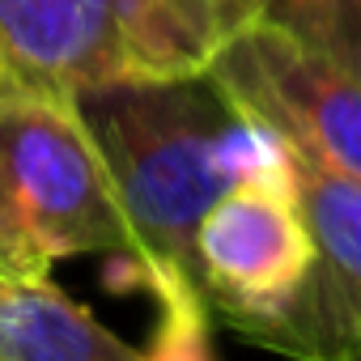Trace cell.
Segmentation results:
<instances>
[{
    "label": "cell",
    "instance_id": "1",
    "mask_svg": "<svg viewBox=\"0 0 361 361\" xmlns=\"http://www.w3.org/2000/svg\"><path fill=\"white\" fill-rule=\"evenodd\" d=\"M115 183L132 230L119 289L196 285V230L238 174L247 119L213 73L140 77L94 85L73 98ZM204 293V289H200Z\"/></svg>",
    "mask_w": 361,
    "mask_h": 361
},
{
    "label": "cell",
    "instance_id": "2",
    "mask_svg": "<svg viewBox=\"0 0 361 361\" xmlns=\"http://www.w3.org/2000/svg\"><path fill=\"white\" fill-rule=\"evenodd\" d=\"M268 0H0V102L209 73Z\"/></svg>",
    "mask_w": 361,
    "mask_h": 361
},
{
    "label": "cell",
    "instance_id": "3",
    "mask_svg": "<svg viewBox=\"0 0 361 361\" xmlns=\"http://www.w3.org/2000/svg\"><path fill=\"white\" fill-rule=\"evenodd\" d=\"M77 255H132L106 161L73 98L0 102V268L47 281Z\"/></svg>",
    "mask_w": 361,
    "mask_h": 361
},
{
    "label": "cell",
    "instance_id": "4",
    "mask_svg": "<svg viewBox=\"0 0 361 361\" xmlns=\"http://www.w3.org/2000/svg\"><path fill=\"white\" fill-rule=\"evenodd\" d=\"M196 276L251 344H268L302 306L314 276V238L298 200L289 145L247 123L238 174L196 230Z\"/></svg>",
    "mask_w": 361,
    "mask_h": 361
},
{
    "label": "cell",
    "instance_id": "5",
    "mask_svg": "<svg viewBox=\"0 0 361 361\" xmlns=\"http://www.w3.org/2000/svg\"><path fill=\"white\" fill-rule=\"evenodd\" d=\"M209 73L247 123L361 178V85L306 39L255 18L221 47Z\"/></svg>",
    "mask_w": 361,
    "mask_h": 361
},
{
    "label": "cell",
    "instance_id": "6",
    "mask_svg": "<svg viewBox=\"0 0 361 361\" xmlns=\"http://www.w3.org/2000/svg\"><path fill=\"white\" fill-rule=\"evenodd\" d=\"M293 178L314 238V276L293 319L264 344L298 361H331L361 323V178L298 149Z\"/></svg>",
    "mask_w": 361,
    "mask_h": 361
},
{
    "label": "cell",
    "instance_id": "7",
    "mask_svg": "<svg viewBox=\"0 0 361 361\" xmlns=\"http://www.w3.org/2000/svg\"><path fill=\"white\" fill-rule=\"evenodd\" d=\"M0 361H140V348L51 276L35 281L0 268Z\"/></svg>",
    "mask_w": 361,
    "mask_h": 361
},
{
    "label": "cell",
    "instance_id": "8",
    "mask_svg": "<svg viewBox=\"0 0 361 361\" xmlns=\"http://www.w3.org/2000/svg\"><path fill=\"white\" fill-rule=\"evenodd\" d=\"M361 85V0H268V13Z\"/></svg>",
    "mask_w": 361,
    "mask_h": 361
},
{
    "label": "cell",
    "instance_id": "9",
    "mask_svg": "<svg viewBox=\"0 0 361 361\" xmlns=\"http://www.w3.org/2000/svg\"><path fill=\"white\" fill-rule=\"evenodd\" d=\"M161 319L153 327L149 348H140V361H217L213 327H209V298L196 285H174L157 293Z\"/></svg>",
    "mask_w": 361,
    "mask_h": 361
},
{
    "label": "cell",
    "instance_id": "10",
    "mask_svg": "<svg viewBox=\"0 0 361 361\" xmlns=\"http://www.w3.org/2000/svg\"><path fill=\"white\" fill-rule=\"evenodd\" d=\"M331 361H361V323L353 327V336L344 340V348H340V353H336Z\"/></svg>",
    "mask_w": 361,
    "mask_h": 361
}]
</instances>
